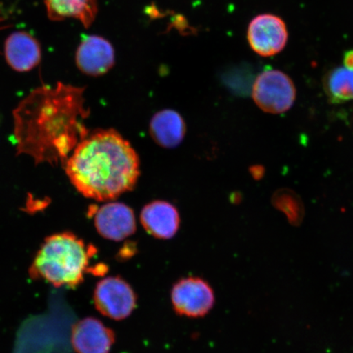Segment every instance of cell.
<instances>
[{"instance_id": "52a82bcc", "label": "cell", "mask_w": 353, "mask_h": 353, "mask_svg": "<svg viewBox=\"0 0 353 353\" xmlns=\"http://www.w3.org/2000/svg\"><path fill=\"white\" fill-rule=\"evenodd\" d=\"M248 41L252 50L260 56L271 57L283 50L288 41L285 23L279 17L259 15L251 21Z\"/></svg>"}, {"instance_id": "ba28073f", "label": "cell", "mask_w": 353, "mask_h": 353, "mask_svg": "<svg viewBox=\"0 0 353 353\" xmlns=\"http://www.w3.org/2000/svg\"><path fill=\"white\" fill-rule=\"evenodd\" d=\"M92 214L97 231L105 239L121 241L136 231L134 211L122 203H108Z\"/></svg>"}, {"instance_id": "2e32d148", "label": "cell", "mask_w": 353, "mask_h": 353, "mask_svg": "<svg viewBox=\"0 0 353 353\" xmlns=\"http://www.w3.org/2000/svg\"><path fill=\"white\" fill-rule=\"evenodd\" d=\"M276 197V205L281 207L290 219L296 221L300 219L301 215V206L297 199L294 196H290L289 194H281V196Z\"/></svg>"}, {"instance_id": "5bb4252c", "label": "cell", "mask_w": 353, "mask_h": 353, "mask_svg": "<svg viewBox=\"0 0 353 353\" xmlns=\"http://www.w3.org/2000/svg\"><path fill=\"white\" fill-rule=\"evenodd\" d=\"M150 132L157 144L165 148H174L183 142L186 125L178 112L164 110L157 113L150 123Z\"/></svg>"}, {"instance_id": "4fadbf2b", "label": "cell", "mask_w": 353, "mask_h": 353, "mask_svg": "<svg viewBox=\"0 0 353 353\" xmlns=\"http://www.w3.org/2000/svg\"><path fill=\"white\" fill-rule=\"evenodd\" d=\"M47 15L52 21L76 19L85 28L98 14V0H44Z\"/></svg>"}, {"instance_id": "8992f818", "label": "cell", "mask_w": 353, "mask_h": 353, "mask_svg": "<svg viewBox=\"0 0 353 353\" xmlns=\"http://www.w3.org/2000/svg\"><path fill=\"white\" fill-rule=\"evenodd\" d=\"M171 301L176 314L199 319L208 314L213 308L215 296L208 282L201 277L188 276L174 285Z\"/></svg>"}, {"instance_id": "277c9868", "label": "cell", "mask_w": 353, "mask_h": 353, "mask_svg": "<svg viewBox=\"0 0 353 353\" xmlns=\"http://www.w3.org/2000/svg\"><path fill=\"white\" fill-rule=\"evenodd\" d=\"M252 95L256 105L263 112L281 114L292 107L296 90L286 74L277 70H268L256 79Z\"/></svg>"}, {"instance_id": "8fae6325", "label": "cell", "mask_w": 353, "mask_h": 353, "mask_svg": "<svg viewBox=\"0 0 353 353\" xmlns=\"http://www.w3.org/2000/svg\"><path fill=\"white\" fill-rule=\"evenodd\" d=\"M4 56L8 65L17 72H28L41 63V46L32 34L16 32L4 43Z\"/></svg>"}, {"instance_id": "7a4b0ae2", "label": "cell", "mask_w": 353, "mask_h": 353, "mask_svg": "<svg viewBox=\"0 0 353 353\" xmlns=\"http://www.w3.org/2000/svg\"><path fill=\"white\" fill-rule=\"evenodd\" d=\"M64 165L77 191L98 201H112L131 191L140 175L135 150L114 130L88 134Z\"/></svg>"}, {"instance_id": "ac0fdd59", "label": "cell", "mask_w": 353, "mask_h": 353, "mask_svg": "<svg viewBox=\"0 0 353 353\" xmlns=\"http://www.w3.org/2000/svg\"><path fill=\"white\" fill-rule=\"evenodd\" d=\"M108 270V268L105 264H98L94 268H92L90 272L95 276H101L105 274Z\"/></svg>"}, {"instance_id": "5b68a950", "label": "cell", "mask_w": 353, "mask_h": 353, "mask_svg": "<svg viewBox=\"0 0 353 353\" xmlns=\"http://www.w3.org/2000/svg\"><path fill=\"white\" fill-rule=\"evenodd\" d=\"M97 310L114 321L130 316L137 307V294L121 276L104 278L97 284L94 293Z\"/></svg>"}, {"instance_id": "3957f363", "label": "cell", "mask_w": 353, "mask_h": 353, "mask_svg": "<svg viewBox=\"0 0 353 353\" xmlns=\"http://www.w3.org/2000/svg\"><path fill=\"white\" fill-rule=\"evenodd\" d=\"M97 253L70 232L54 234L44 240L30 268L33 279H43L59 288H77L85 280L90 259Z\"/></svg>"}, {"instance_id": "7c38bea8", "label": "cell", "mask_w": 353, "mask_h": 353, "mask_svg": "<svg viewBox=\"0 0 353 353\" xmlns=\"http://www.w3.org/2000/svg\"><path fill=\"white\" fill-rule=\"evenodd\" d=\"M140 220L150 235L163 240L174 237L180 225L178 210L170 203L163 201L145 205L141 212Z\"/></svg>"}, {"instance_id": "9c48e42d", "label": "cell", "mask_w": 353, "mask_h": 353, "mask_svg": "<svg viewBox=\"0 0 353 353\" xmlns=\"http://www.w3.org/2000/svg\"><path fill=\"white\" fill-rule=\"evenodd\" d=\"M76 63L78 69L88 76H103L114 65L112 43L99 35L83 39L77 50Z\"/></svg>"}, {"instance_id": "6da1fadb", "label": "cell", "mask_w": 353, "mask_h": 353, "mask_svg": "<svg viewBox=\"0 0 353 353\" xmlns=\"http://www.w3.org/2000/svg\"><path fill=\"white\" fill-rule=\"evenodd\" d=\"M83 94L85 88L61 82L30 92L13 110L17 153L32 157L35 164L64 165L88 134Z\"/></svg>"}, {"instance_id": "e0dca14e", "label": "cell", "mask_w": 353, "mask_h": 353, "mask_svg": "<svg viewBox=\"0 0 353 353\" xmlns=\"http://www.w3.org/2000/svg\"><path fill=\"white\" fill-rule=\"evenodd\" d=\"M136 253L135 247H132V245H123V248L121 250L120 253H119L118 257L121 259H127L131 258V256L134 255Z\"/></svg>"}, {"instance_id": "9a60e30c", "label": "cell", "mask_w": 353, "mask_h": 353, "mask_svg": "<svg viewBox=\"0 0 353 353\" xmlns=\"http://www.w3.org/2000/svg\"><path fill=\"white\" fill-rule=\"evenodd\" d=\"M326 94L333 103H341L353 100V70L335 68L325 79Z\"/></svg>"}, {"instance_id": "30bf717a", "label": "cell", "mask_w": 353, "mask_h": 353, "mask_svg": "<svg viewBox=\"0 0 353 353\" xmlns=\"http://www.w3.org/2000/svg\"><path fill=\"white\" fill-rule=\"evenodd\" d=\"M114 341V331L95 317H87L73 326L72 342L77 353H110Z\"/></svg>"}, {"instance_id": "d6986e66", "label": "cell", "mask_w": 353, "mask_h": 353, "mask_svg": "<svg viewBox=\"0 0 353 353\" xmlns=\"http://www.w3.org/2000/svg\"><path fill=\"white\" fill-rule=\"evenodd\" d=\"M343 63L346 68L353 70V50L347 52L344 55Z\"/></svg>"}]
</instances>
